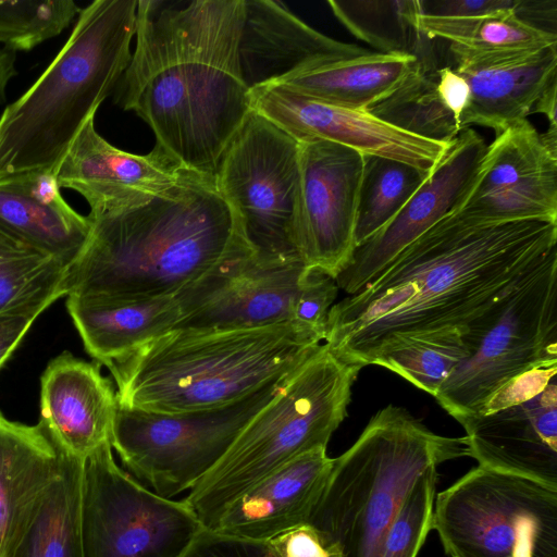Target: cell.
I'll list each match as a JSON object with an SVG mask.
<instances>
[{
  "label": "cell",
  "mask_w": 557,
  "mask_h": 557,
  "mask_svg": "<svg viewBox=\"0 0 557 557\" xmlns=\"http://www.w3.org/2000/svg\"><path fill=\"white\" fill-rule=\"evenodd\" d=\"M557 247V223H482L449 212L335 302L323 344L361 368L407 339L462 332Z\"/></svg>",
  "instance_id": "1"
},
{
  "label": "cell",
  "mask_w": 557,
  "mask_h": 557,
  "mask_svg": "<svg viewBox=\"0 0 557 557\" xmlns=\"http://www.w3.org/2000/svg\"><path fill=\"white\" fill-rule=\"evenodd\" d=\"M244 0H138L136 46L115 102L186 169L215 178L252 110L243 79Z\"/></svg>",
  "instance_id": "2"
},
{
  "label": "cell",
  "mask_w": 557,
  "mask_h": 557,
  "mask_svg": "<svg viewBox=\"0 0 557 557\" xmlns=\"http://www.w3.org/2000/svg\"><path fill=\"white\" fill-rule=\"evenodd\" d=\"M88 219V238L67 269L66 296L174 297L221 262L251 250L209 176L145 205Z\"/></svg>",
  "instance_id": "3"
},
{
  "label": "cell",
  "mask_w": 557,
  "mask_h": 557,
  "mask_svg": "<svg viewBox=\"0 0 557 557\" xmlns=\"http://www.w3.org/2000/svg\"><path fill=\"white\" fill-rule=\"evenodd\" d=\"M323 339L296 323L243 330L174 329L108 367L116 404L158 413L237 401L302 363Z\"/></svg>",
  "instance_id": "4"
},
{
  "label": "cell",
  "mask_w": 557,
  "mask_h": 557,
  "mask_svg": "<svg viewBox=\"0 0 557 557\" xmlns=\"http://www.w3.org/2000/svg\"><path fill=\"white\" fill-rule=\"evenodd\" d=\"M138 0H95L36 82L0 116V178L55 170L83 125L115 90L136 34Z\"/></svg>",
  "instance_id": "5"
},
{
  "label": "cell",
  "mask_w": 557,
  "mask_h": 557,
  "mask_svg": "<svg viewBox=\"0 0 557 557\" xmlns=\"http://www.w3.org/2000/svg\"><path fill=\"white\" fill-rule=\"evenodd\" d=\"M462 456H469L466 436L438 435L407 409L388 405L334 458L307 523L338 557H380L384 537L419 475Z\"/></svg>",
  "instance_id": "6"
},
{
  "label": "cell",
  "mask_w": 557,
  "mask_h": 557,
  "mask_svg": "<svg viewBox=\"0 0 557 557\" xmlns=\"http://www.w3.org/2000/svg\"><path fill=\"white\" fill-rule=\"evenodd\" d=\"M361 369L339 360L322 343L289 374L183 499L203 529L213 530L227 507L267 475L302 454L326 448L347 417Z\"/></svg>",
  "instance_id": "7"
},
{
  "label": "cell",
  "mask_w": 557,
  "mask_h": 557,
  "mask_svg": "<svg viewBox=\"0 0 557 557\" xmlns=\"http://www.w3.org/2000/svg\"><path fill=\"white\" fill-rule=\"evenodd\" d=\"M468 356L435 399L459 423L505 383L557 363V247L463 332Z\"/></svg>",
  "instance_id": "8"
},
{
  "label": "cell",
  "mask_w": 557,
  "mask_h": 557,
  "mask_svg": "<svg viewBox=\"0 0 557 557\" xmlns=\"http://www.w3.org/2000/svg\"><path fill=\"white\" fill-rule=\"evenodd\" d=\"M450 557H557V487L478 466L434 499Z\"/></svg>",
  "instance_id": "9"
},
{
  "label": "cell",
  "mask_w": 557,
  "mask_h": 557,
  "mask_svg": "<svg viewBox=\"0 0 557 557\" xmlns=\"http://www.w3.org/2000/svg\"><path fill=\"white\" fill-rule=\"evenodd\" d=\"M290 373L213 409L158 413L116 404L111 447L132 476L157 495L172 498L194 487L214 468L247 423L280 393Z\"/></svg>",
  "instance_id": "10"
},
{
  "label": "cell",
  "mask_w": 557,
  "mask_h": 557,
  "mask_svg": "<svg viewBox=\"0 0 557 557\" xmlns=\"http://www.w3.org/2000/svg\"><path fill=\"white\" fill-rule=\"evenodd\" d=\"M215 183L255 257L300 260L296 242L301 171L296 139L252 109L224 151Z\"/></svg>",
  "instance_id": "11"
},
{
  "label": "cell",
  "mask_w": 557,
  "mask_h": 557,
  "mask_svg": "<svg viewBox=\"0 0 557 557\" xmlns=\"http://www.w3.org/2000/svg\"><path fill=\"white\" fill-rule=\"evenodd\" d=\"M112 450L107 442L82 461L84 557H181L203 527L183 500L119 467Z\"/></svg>",
  "instance_id": "12"
},
{
  "label": "cell",
  "mask_w": 557,
  "mask_h": 557,
  "mask_svg": "<svg viewBox=\"0 0 557 557\" xmlns=\"http://www.w3.org/2000/svg\"><path fill=\"white\" fill-rule=\"evenodd\" d=\"M310 270L301 260H260L251 250L233 256L174 296L181 312L175 329L294 323L295 304Z\"/></svg>",
  "instance_id": "13"
},
{
  "label": "cell",
  "mask_w": 557,
  "mask_h": 557,
  "mask_svg": "<svg viewBox=\"0 0 557 557\" xmlns=\"http://www.w3.org/2000/svg\"><path fill=\"white\" fill-rule=\"evenodd\" d=\"M482 223H557V150L525 119L497 134L451 211Z\"/></svg>",
  "instance_id": "14"
},
{
  "label": "cell",
  "mask_w": 557,
  "mask_h": 557,
  "mask_svg": "<svg viewBox=\"0 0 557 557\" xmlns=\"http://www.w3.org/2000/svg\"><path fill=\"white\" fill-rule=\"evenodd\" d=\"M299 148L301 206L296 250L308 269L335 278L356 249L364 156L326 140L299 143Z\"/></svg>",
  "instance_id": "15"
},
{
  "label": "cell",
  "mask_w": 557,
  "mask_h": 557,
  "mask_svg": "<svg viewBox=\"0 0 557 557\" xmlns=\"http://www.w3.org/2000/svg\"><path fill=\"white\" fill-rule=\"evenodd\" d=\"M54 173L60 187L86 199L90 213L145 205L201 175L157 144L146 154L112 146L96 131L95 116L83 125Z\"/></svg>",
  "instance_id": "16"
},
{
  "label": "cell",
  "mask_w": 557,
  "mask_h": 557,
  "mask_svg": "<svg viewBox=\"0 0 557 557\" xmlns=\"http://www.w3.org/2000/svg\"><path fill=\"white\" fill-rule=\"evenodd\" d=\"M251 107L298 143L326 140L363 156H380L431 172L449 145L398 129L368 111L352 110L301 95L280 84L250 90Z\"/></svg>",
  "instance_id": "17"
},
{
  "label": "cell",
  "mask_w": 557,
  "mask_h": 557,
  "mask_svg": "<svg viewBox=\"0 0 557 557\" xmlns=\"http://www.w3.org/2000/svg\"><path fill=\"white\" fill-rule=\"evenodd\" d=\"M486 149L483 137L465 128L400 211L356 247L335 277L338 288L357 293L403 249L451 212L466 193Z\"/></svg>",
  "instance_id": "18"
},
{
  "label": "cell",
  "mask_w": 557,
  "mask_h": 557,
  "mask_svg": "<svg viewBox=\"0 0 557 557\" xmlns=\"http://www.w3.org/2000/svg\"><path fill=\"white\" fill-rule=\"evenodd\" d=\"M448 63L465 78L470 97L462 128L496 135L525 120L542 91L557 78V45L521 51H472L448 44Z\"/></svg>",
  "instance_id": "19"
},
{
  "label": "cell",
  "mask_w": 557,
  "mask_h": 557,
  "mask_svg": "<svg viewBox=\"0 0 557 557\" xmlns=\"http://www.w3.org/2000/svg\"><path fill=\"white\" fill-rule=\"evenodd\" d=\"M460 424L480 466L557 487V377L527 401Z\"/></svg>",
  "instance_id": "20"
},
{
  "label": "cell",
  "mask_w": 557,
  "mask_h": 557,
  "mask_svg": "<svg viewBox=\"0 0 557 557\" xmlns=\"http://www.w3.org/2000/svg\"><path fill=\"white\" fill-rule=\"evenodd\" d=\"M100 366L64 351L40 381V423L61 450L81 460L110 442L116 396Z\"/></svg>",
  "instance_id": "21"
},
{
  "label": "cell",
  "mask_w": 557,
  "mask_h": 557,
  "mask_svg": "<svg viewBox=\"0 0 557 557\" xmlns=\"http://www.w3.org/2000/svg\"><path fill=\"white\" fill-rule=\"evenodd\" d=\"M244 3L239 63L250 90L321 61L369 51L315 30L280 1L244 0Z\"/></svg>",
  "instance_id": "22"
},
{
  "label": "cell",
  "mask_w": 557,
  "mask_h": 557,
  "mask_svg": "<svg viewBox=\"0 0 557 557\" xmlns=\"http://www.w3.org/2000/svg\"><path fill=\"white\" fill-rule=\"evenodd\" d=\"M333 460L326 448L296 457L236 498L213 531L270 542L306 524L325 487Z\"/></svg>",
  "instance_id": "23"
},
{
  "label": "cell",
  "mask_w": 557,
  "mask_h": 557,
  "mask_svg": "<svg viewBox=\"0 0 557 557\" xmlns=\"http://www.w3.org/2000/svg\"><path fill=\"white\" fill-rule=\"evenodd\" d=\"M0 230L69 269L88 238L90 221L64 200L50 177L25 173L0 178Z\"/></svg>",
  "instance_id": "24"
},
{
  "label": "cell",
  "mask_w": 557,
  "mask_h": 557,
  "mask_svg": "<svg viewBox=\"0 0 557 557\" xmlns=\"http://www.w3.org/2000/svg\"><path fill=\"white\" fill-rule=\"evenodd\" d=\"M67 311L85 349L107 368L148 342L175 329V297L110 299L67 296Z\"/></svg>",
  "instance_id": "25"
},
{
  "label": "cell",
  "mask_w": 557,
  "mask_h": 557,
  "mask_svg": "<svg viewBox=\"0 0 557 557\" xmlns=\"http://www.w3.org/2000/svg\"><path fill=\"white\" fill-rule=\"evenodd\" d=\"M469 97L467 82L448 61L419 62L393 94L367 111L408 134L448 145L463 131Z\"/></svg>",
  "instance_id": "26"
},
{
  "label": "cell",
  "mask_w": 557,
  "mask_h": 557,
  "mask_svg": "<svg viewBox=\"0 0 557 557\" xmlns=\"http://www.w3.org/2000/svg\"><path fill=\"white\" fill-rule=\"evenodd\" d=\"M419 66L412 55L374 51L321 61L271 83L331 104L367 111L393 94Z\"/></svg>",
  "instance_id": "27"
},
{
  "label": "cell",
  "mask_w": 557,
  "mask_h": 557,
  "mask_svg": "<svg viewBox=\"0 0 557 557\" xmlns=\"http://www.w3.org/2000/svg\"><path fill=\"white\" fill-rule=\"evenodd\" d=\"M59 475L25 509L3 557H84L82 461L63 450Z\"/></svg>",
  "instance_id": "28"
},
{
  "label": "cell",
  "mask_w": 557,
  "mask_h": 557,
  "mask_svg": "<svg viewBox=\"0 0 557 557\" xmlns=\"http://www.w3.org/2000/svg\"><path fill=\"white\" fill-rule=\"evenodd\" d=\"M63 454L42 424L26 425L0 411V557L30 503L59 475Z\"/></svg>",
  "instance_id": "29"
},
{
  "label": "cell",
  "mask_w": 557,
  "mask_h": 557,
  "mask_svg": "<svg viewBox=\"0 0 557 557\" xmlns=\"http://www.w3.org/2000/svg\"><path fill=\"white\" fill-rule=\"evenodd\" d=\"M327 4L347 30L375 52L412 55L420 63L440 61L437 39L419 30V0H329Z\"/></svg>",
  "instance_id": "30"
},
{
  "label": "cell",
  "mask_w": 557,
  "mask_h": 557,
  "mask_svg": "<svg viewBox=\"0 0 557 557\" xmlns=\"http://www.w3.org/2000/svg\"><path fill=\"white\" fill-rule=\"evenodd\" d=\"M67 267L0 230V315H39L66 296Z\"/></svg>",
  "instance_id": "31"
},
{
  "label": "cell",
  "mask_w": 557,
  "mask_h": 557,
  "mask_svg": "<svg viewBox=\"0 0 557 557\" xmlns=\"http://www.w3.org/2000/svg\"><path fill=\"white\" fill-rule=\"evenodd\" d=\"M419 30L472 51H521L557 45V35L536 28L513 12L472 17H443L420 14Z\"/></svg>",
  "instance_id": "32"
},
{
  "label": "cell",
  "mask_w": 557,
  "mask_h": 557,
  "mask_svg": "<svg viewBox=\"0 0 557 557\" xmlns=\"http://www.w3.org/2000/svg\"><path fill=\"white\" fill-rule=\"evenodd\" d=\"M429 173L395 159L364 156L355 230L356 247L400 211Z\"/></svg>",
  "instance_id": "33"
},
{
  "label": "cell",
  "mask_w": 557,
  "mask_h": 557,
  "mask_svg": "<svg viewBox=\"0 0 557 557\" xmlns=\"http://www.w3.org/2000/svg\"><path fill=\"white\" fill-rule=\"evenodd\" d=\"M467 356L462 334L455 331L407 339L377 358L374 364L435 396Z\"/></svg>",
  "instance_id": "34"
},
{
  "label": "cell",
  "mask_w": 557,
  "mask_h": 557,
  "mask_svg": "<svg viewBox=\"0 0 557 557\" xmlns=\"http://www.w3.org/2000/svg\"><path fill=\"white\" fill-rule=\"evenodd\" d=\"M81 10L73 0L0 1V42L30 50L61 34Z\"/></svg>",
  "instance_id": "35"
},
{
  "label": "cell",
  "mask_w": 557,
  "mask_h": 557,
  "mask_svg": "<svg viewBox=\"0 0 557 557\" xmlns=\"http://www.w3.org/2000/svg\"><path fill=\"white\" fill-rule=\"evenodd\" d=\"M437 467L411 485L384 537L380 557H417L432 530Z\"/></svg>",
  "instance_id": "36"
},
{
  "label": "cell",
  "mask_w": 557,
  "mask_h": 557,
  "mask_svg": "<svg viewBox=\"0 0 557 557\" xmlns=\"http://www.w3.org/2000/svg\"><path fill=\"white\" fill-rule=\"evenodd\" d=\"M337 292L334 277L311 269L297 297L293 322L324 339L327 314L335 304Z\"/></svg>",
  "instance_id": "37"
},
{
  "label": "cell",
  "mask_w": 557,
  "mask_h": 557,
  "mask_svg": "<svg viewBox=\"0 0 557 557\" xmlns=\"http://www.w3.org/2000/svg\"><path fill=\"white\" fill-rule=\"evenodd\" d=\"M556 374L557 363H553L533 368L515 376L498 388L475 416L490 414L533 398L556 377Z\"/></svg>",
  "instance_id": "38"
},
{
  "label": "cell",
  "mask_w": 557,
  "mask_h": 557,
  "mask_svg": "<svg viewBox=\"0 0 557 557\" xmlns=\"http://www.w3.org/2000/svg\"><path fill=\"white\" fill-rule=\"evenodd\" d=\"M181 557H278L269 542L250 541L203 529Z\"/></svg>",
  "instance_id": "39"
},
{
  "label": "cell",
  "mask_w": 557,
  "mask_h": 557,
  "mask_svg": "<svg viewBox=\"0 0 557 557\" xmlns=\"http://www.w3.org/2000/svg\"><path fill=\"white\" fill-rule=\"evenodd\" d=\"M522 0H419L420 13L443 17H472L503 12L518 15Z\"/></svg>",
  "instance_id": "40"
},
{
  "label": "cell",
  "mask_w": 557,
  "mask_h": 557,
  "mask_svg": "<svg viewBox=\"0 0 557 557\" xmlns=\"http://www.w3.org/2000/svg\"><path fill=\"white\" fill-rule=\"evenodd\" d=\"M269 543L278 557H338L325 539L308 523L282 533Z\"/></svg>",
  "instance_id": "41"
},
{
  "label": "cell",
  "mask_w": 557,
  "mask_h": 557,
  "mask_svg": "<svg viewBox=\"0 0 557 557\" xmlns=\"http://www.w3.org/2000/svg\"><path fill=\"white\" fill-rule=\"evenodd\" d=\"M37 317L32 313L0 315V369L17 348Z\"/></svg>",
  "instance_id": "42"
},
{
  "label": "cell",
  "mask_w": 557,
  "mask_h": 557,
  "mask_svg": "<svg viewBox=\"0 0 557 557\" xmlns=\"http://www.w3.org/2000/svg\"><path fill=\"white\" fill-rule=\"evenodd\" d=\"M557 78L552 81L546 88L542 91L539 99L536 100L532 112L541 113L545 115L549 122L548 127L557 128L556 123V104H557ZM531 112V113H532Z\"/></svg>",
  "instance_id": "43"
},
{
  "label": "cell",
  "mask_w": 557,
  "mask_h": 557,
  "mask_svg": "<svg viewBox=\"0 0 557 557\" xmlns=\"http://www.w3.org/2000/svg\"><path fill=\"white\" fill-rule=\"evenodd\" d=\"M16 51L0 47V104L5 100V89L11 78L16 75Z\"/></svg>",
  "instance_id": "44"
}]
</instances>
